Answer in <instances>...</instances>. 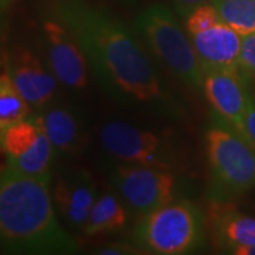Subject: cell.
Here are the masks:
<instances>
[{
    "label": "cell",
    "instance_id": "6da1fadb",
    "mask_svg": "<svg viewBox=\"0 0 255 255\" xmlns=\"http://www.w3.org/2000/svg\"><path fill=\"white\" fill-rule=\"evenodd\" d=\"M53 10L73 30L90 70L112 100L183 117L142 43L122 21L85 0H53Z\"/></svg>",
    "mask_w": 255,
    "mask_h": 255
},
{
    "label": "cell",
    "instance_id": "7a4b0ae2",
    "mask_svg": "<svg viewBox=\"0 0 255 255\" xmlns=\"http://www.w3.org/2000/svg\"><path fill=\"white\" fill-rule=\"evenodd\" d=\"M0 248L18 254L68 255L78 246L55 214L50 179L0 172Z\"/></svg>",
    "mask_w": 255,
    "mask_h": 255
},
{
    "label": "cell",
    "instance_id": "3957f363",
    "mask_svg": "<svg viewBox=\"0 0 255 255\" xmlns=\"http://www.w3.org/2000/svg\"><path fill=\"white\" fill-rule=\"evenodd\" d=\"M210 201H233L255 189V145L219 118L206 130Z\"/></svg>",
    "mask_w": 255,
    "mask_h": 255
},
{
    "label": "cell",
    "instance_id": "277c9868",
    "mask_svg": "<svg viewBox=\"0 0 255 255\" xmlns=\"http://www.w3.org/2000/svg\"><path fill=\"white\" fill-rule=\"evenodd\" d=\"M133 243L142 254L186 255L206 243V219L201 209L187 199H174L139 219Z\"/></svg>",
    "mask_w": 255,
    "mask_h": 255
},
{
    "label": "cell",
    "instance_id": "5b68a950",
    "mask_svg": "<svg viewBox=\"0 0 255 255\" xmlns=\"http://www.w3.org/2000/svg\"><path fill=\"white\" fill-rule=\"evenodd\" d=\"M137 34L164 67L193 90L203 88V67L191 44L187 31L183 30L172 10L163 4H153L137 14Z\"/></svg>",
    "mask_w": 255,
    "mask_h": 255
},
{
    "label": "cell",
    "instance_id": "8992f818",
    "mask_svg": "<svg viewBox=\"0 0 255 255\" xmlns=\"http://www.w3.org/2000/svg\"><path fill=\"white\" fill-rule=\"evenodd\" d=\"M104 150L118 162L143 164L176 172L183 167L182 149L172 136L150 129L111 121L100 129Z\"/></svg>",
    "mask_w": 255,
    "mask_h": 255
},
{
    "label": "cell",
    "instance_id": "52a82bcc",
    "mask_svg": "<svg viewBox=\"0 0 255 255\" xmlns=\"http://www.w3.org/2000/svg\"><path fill=\"white\" fill-rule=\"evenodd\" d=\"M110 176L121 200L139 219L176 199L177 177L170 170L121 162L111 167Z\"/></svg>",
    "mask_w": 255,
    "mask_h": 255
},
{
    "label": "cell",
    "instance_id": "ba28073f",
    "mask_svg": "<svg viewBox=\"0 0 255 255\" xmlns=\"http://www.w3.org/2000/svg\"><path fill=\"white\" fill-rule=\"evenodd\" d=\"M40 40L47 65L58 82L73 91L85 90L88 85V61L73 30L54 10L41 20Z\"/></svg>",
    "mask_w": 255,
    "mask_h": 255
},
{
    "label": "cell",
    "instance_id": "9c48e42d",
    "mask_svg": "<svg viewBox=\"0 0 255 255\" xmlns=\"http://www.w3.org/2000/svg\"><path fill=\"white\" fill-rule=\"evenodd\" d=\"M1 153L6 156V167L10 170L51 179L54 147L38 115H30L10 128L3 139Z\"/></svg>",
    "mask_w": 255,
    "mask_h": 255
},
{
    "label": "cell",
    "instance_id": "30bf717a",
    "mask_svg": "<svg viewBox=\"0 0 255 255\" xmlns=\"http://www.w3.org/2000/svg\"><path fill=\"white\" fill-rule=\"evenodd\" d=\"M247 74L238 68H204L203 88L211 108L228 125L244 135V117L251 102Z\"/></svg>",
    "mask_w": 255,
    "mask_h": 255
},
{
    "label": "cell",
    "instance_id": "8fae6325",
    "mask_svg": "<svg viewBox=\"0 0 255 255\" xmlns=\"http://www.w3.org/2000/svg\"><path fill=\"white\" fill-rule=\"evenodd\" d=\"M6 71L30 107L43 110L55 98L57 77L27 47L17 46L10 51Z\"/></svg>",
    "mask_w": 255,
    "mask_h": 255
},
{
    "label": "cell",
    "instance_id": "7c38bea8",
    "mask_svg": "<svg viewBox=\"0 0 255 255\" xmlns=\"http://www.w3.org/2000/svg\"><path fill=\"white\" fill-rule=\"evenodd\" d=\"M97 197V186L90 172L68 169L58 174L53 189V200L70 227L84 230Z\"/></svg>",
    "mask_w": 255,
    "mask_h": 255
},
{
    "label": "cell",
    "instance_id": "4fadbf2b",
    "mask_svg": "<svg viewBox=\"0 0 255 255\" xmlns=\"http://www.w3.org/2000/svg\"><path fill=\"white\" fill-rule=\"evenodd\" d=\"M207 226L213 244L223 253L237 254L255 246V217L241 213L231 201H210Z\"/></svg>",
    "mask_w": 255,
    "mask_h": 255
},
{
    "label": "cell",
    "instance_id": "5bb4252c",
    "mask_svg": "<svg viewBox=\"0 0 255 255\" xmlns=\"http://www.w3.org/2000/svg\"><path fill=\"white\" fill-rule=\"evenodd\" d=\"M189 37L203 70L240 67L243 36L224 21H219L200 33L189 34Z\"/></svg>",
    "mask_w": 255,
    "mask_h": 255
},
{
    "label": "cell",
    "instance_id": "9a60e30c",
    "mask_svg": "<svg viewBox=\"0 0 255 255\" xmlns=\"http://www.w3.org/2000/svg\"><path fill=\"white\" fill-rule=\"evenodd\" d=\"M38 115L54 152L74 155L85 147L87 135L78 114L63 105H47Z\"/></svg>",
    "mask_w": 255,
    "mask_h": 255
},
{
    "label": "cell",
    "instance_id": "2e32d148",
    "mask_svg": "<svg viewBox=\"0 0 255 255\" xmlns=\"http://www.w3.org/2000/svg\"><path fill=\"white\" fill-rule=\"evenodd\" d=\"M128 207L118 194L100 193L82 233L88 237L114 234L127 227Z\"/></svg>",
    "mask_w": 255,
    "mask_h": 255
},
{
    "label": "cell",
    "instance_id": "e0dca14e",
    "mask_svg": "<svg viewBox=\"0 0 255 255\" xmlns=\"http://www.w3.org/2000/svg\"><path fill=\"white\" fill-rule=\"evenodd\" d=\"M30 117V105L20 94L7 71L0 73V152L7 130Z\"/></svg>",
    "mask_w": 255,
    "mask_h": 255
},
{
    "label": "cell",
    "instance_id": "ac0fdd59",
    "mask_svg": "<svg viewBox=\"0 0 255 255\" xmlns=\"http://www.w3.org/2000/svg\"><path fill=\"white\" fill-rule=\"evenodd\" d=\"M221 21L241 36L255 33V0H213Z\"/></svg>",
    "mask_w": 255,
    "mask_h": 255
},
{
    "label": "cell",
    "instance_id": "d6986e66",
    "mask_svg": "<svg viewBox=\"0 0 255 255\" xmlns=\"http://www.w3.org/2000/svg\"><path fill=\"white\" fill-rule=\"evenodd\" d=\"M186 18V31L187 34H196L204 31L207 28L213 27L214 24H217L221 21L219 13L216 7L213 6V3H206V4H200L196 6L184 16Z\"/></svg>",
    "mask_w": 255,
    "mask_h": 255
},
{
    "label": "cell",
    "instance_id": "ffe728a7",
    "mask_svg": "<svg viewBox=\"0 0 255 255\" xmlns=\"http://www.w3.org/2000/svg\"><path fill=\"white\" fill-rule=\"evenodd\" d=\"M240 67L247 75L255 77V33L243 36Z\"/></svg>",
    "mask_w": 255,
    "mask_h": 255
},
{
    "label": "cell",
    "instance_id": "44dd1931",
    "mask_svg": "<svg viewBox=\"0 0 255 255\" xmlns=\"http://www.w3.org/2000/svg\"><path fill=\"white\" fill-rule=\"evenodd\" d=\"M97 254L102 255H133V254H142V251L136 247V244L132 243H110L107 246H102L95 251Z\"/></svg>",
    "mask_w": 255,
    "mask_h": 255
},
{
    "label": "cell",
    "instance_id": "7402d4cb",
    "mask_svg": "<svg viewBox=\"0 0 255 255\" xmlns=\"http://www.w3.org/2000/svg\"><path fill=\"white\" fill-rule=\"evenodd\" d=\"M244 136L255 145V100H251L244 117Z\"/></svg>",
    "mask_w": 255,
    "mask_h": 255
},
{
    "label": "cell",
    "instance_id": "603a6c76",
    "mask_svg": "<svg viewBox=\"0 0 255 255\" xmlns=\"http://www.w3.org/2000/svg\"><path fill=\"white\" fill-rule=\"evenodd\" d=\"M176 6V9L179 10V13L182 16H186L193 7L200 6V4H206V3H211L213 0H172Z\"/></svg>",
    "mask_w": 255,
    "mask_h": 255
},
{
    "label": "cell",
    "instance_id": "cb8c5ba5",
    "mask_svg": "<svg viewBox=\"0 0 255 255\" xmlns=\"http://www.w3.org/2000/svg\"><path fill=\"white\" fill-rule=\"evenodd\" d=\"M236 255H255V246L241 248V250H238Z\"/></svg>",
    "mask_w": 255,
    "mask_h": 255
},
{
    "label": "cell",
    "instance_id": "d4e9b609",
    "mask_svg": "<svg viewBox=\"0 0 255 255\" xmlns=\"http://www.w3.org/2000/svg\"><path fill=\"white\" fill-rule=\"evenodd\" d=\"M14 0H0V16L9 9V6L13 3Z\"/></svg>",
    "mask_w": 255,
    "mask_h": 255
}]
</instances>
